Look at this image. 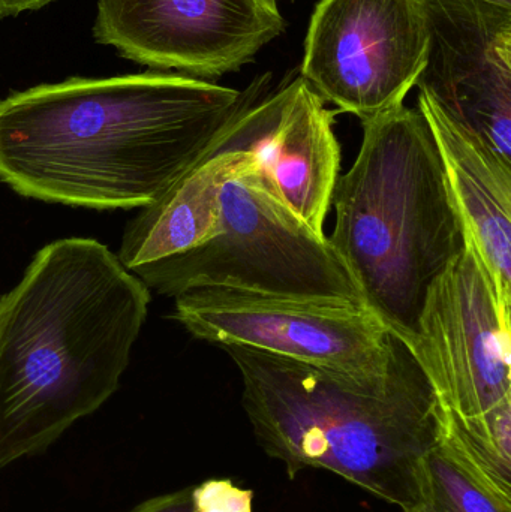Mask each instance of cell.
Here are the masks:
<instances>
[{
	"instance_id": "17",
	"label": "cell",
	"mask_w": 511,
	"mask_h": 512,
	"mask_svg": "<svg viewBox=\"0 0 511 512\" xmlns=\"http://www.w3.org/2000/svg\"><path fill=\"white\" fill-rule=\"evenodd\" d=\"M54 0H0V18L17 17L21 12L39 11Z\"/></svg>"
},
{
	"instance_id": "1",
	"label": "cell",
	"mask_w": 511,
	"mask_h": 512,
	"mask_svg": "<svg viewBox=\"0 0 511 512\" xmlns=\"http://www.w3.org/2000/svg\"><path fill=\"white\" fill-rule=\"evenodd\" d=\"M245 92L176 72L72 77L0 99V182L21 197L146 209L209 153Z\"/></svg>"
},
{
	"instance_id": "9",
	"label": "cell",
	"mask_w": 511,
	"mask_h": 512,
	"mask_svg": "<svg viewBox=\"0 0 511 512\" xmlns=\"http://www.w3.org/2000/svg\"><path fill=\"white\" fill-rule=\"evenodd\" d=\"M287 29L275 0H98L93 38L155 71L213 80Z\"/></svg>"
},
{
	"instance_id": "7",
	"label": "cell",
	"mask_w": 511,
	"mask_h": 512,
	"mask_svg": "<svg viewBox=\"0 0 511 512\" xmlns=\"http://www.w3.org/2000/svg\"><path fill=\"white\" fill-rule=\"evenodd\" d=\"M173 319L219 348L254 349L356 378L381 375L390 363L392 331L354 304L195 289L176 297Z\"/></svg>"
},
{
	"instance_id": "11",
	"label": "cell",
	"mask_w": 511,
	"mask_h": 512,
	"mask_svg": "<svg viewBox=\"0 0 511 512\" xmlns=\"http://www.w3.org/2000/svg\"><path fill=\"white\" fill-rule=\"evenodd\" d=\"M335 117L296 77L270 95L258 90L227 126L234 143L254 156V171L267 188L317 234H324L341 171Z\"/></svg>"
},
{
	"instance_id": "13",
	"label": "cell",
	"mask_w": 511,
	"mask_h": 512,
	"mask_svg": "<svg viewBox=\"0 0 511 512\" xmlns=\"http://www.w3.org/2000/svg\"><path fill=\"white\" fill-rule=\"evenodd\" d=\"M419 105L434 132L465 227L511 306V164L455 125L431 99Z\"/></svg>"
},
{
	"instance_id": "3",
	"label": "cell",
	"mask_w": 511,
	"mask_h": 512,
	"mask_svg": "<svg viewBox=\"0 0 511 512\" xmlns=\"http://www.w3.org/2000/svg\"><path fill=\"white\" fill-rule=\"evenodd\" d=\"M260 447L288 477L326 469L405 508L420 457L440 438L441 406L413 349L392 333L386 372L342 375L254 349L227 346Z\"/></svg>"
},
{
	"instance_id": "10",
	"label": "cell",
	"mask_w": 511,
	"mask_h": 512,
	"mask_svg": "<svg viewBox=\"0 0 511 512\" xmlns=\"http://www.w3.org/2000/svg\"><path fill=\"white\" fill-rule=\"evenodd\" d=\"M426 63L417 78L462 131L511 164V9L485 0H422Z\"/></svg>"
},
{
	"instance_id": "2",
	"label": "cell",
	"mask_w": 511,
	"mask_h": 512,
	"mask_svg": "<svg viewBox=\"0 0 511 512\" xmlns=\"http://www.w3.org/2000/svg\"><path fill=\"white\" fill-rule=\"evenodd\" d=\"M150 289L98 240L44 246L0 295V471L98 411L128 369Z\"/></svg>"
},
{
	"instance_id": "14",
	"label": "cell",
	"mask_w": 511,
	"mask_h": 512,
	"mask_svg": "<svg viewBox=\"0 0 511 512\" xmlns=\"http://www.w3.org/2000/svg\"><path fill=\"white\" fill-rule=\"evenodd\" d=\"M404 512H511V478L474 451L441 411L438 441L420 457Z\"/></svg>"
},
{
	"instance_id": "4",
	"label": "cell",
	"mask_w": 511,
	"mask_h": 512,
	"mask_svg": "<svg viewBox=\"0 0 511 512\" xmlns=\"http://www.w3.org/2000/svg\"><path fill=\"white\" fill-rule=\"evenodd\" d=\"M362 128L359 155L333 188L329 242L366 309L413 346L432 286L464 251V219L419 105Z\"/></svg>"
},
{
	"instance_id": "16",
	"label": "cell",
	"mask_w": 511,
	"mask_h": 512,
	"mask_svg": "<svg viewBox=\"0 0 511 512\" xmlns=\"http://www.w3.org/2000/svg\"><path fill=\"white\" fill-rule=\"evenodd\" d=\"M131 512H192V489L149 499Z\"/></svg>"
},
{
	"instance_id": "18",
	"label": "cell",
	"mask_w": 511,
	"mask_h": 512,
	"mask_svg": "<svg viewBox=\"0 0 511 512\" xmlns=\"http://www.w3.org/2000/svg\"><path fill=\"white\" fill-rule=\"evenodd\" d=\"M485 2L495 3V5L504 6V8L511 9V0H485Z\"/></svg>"
},
{
	"instance_id": "12",
	"label": "cell",
	"mask_w": 511,
	"mask_h": 512,
	"mask_svg": "<svg viewBox=\"0 0 511 512\" xmlns=\"http://www.w3.org/2000/svg\"><path fill=\"white\" fill-rule=\"evenodd\" d=\"M227 125L200 162L126 225L117 256L138 279L212 239L218 231L222 189L255 167L254 156L231 140Z\"/></svg>"
},
{
	"instance_id": "15",
	"label": "cell",
	"mask_w": 511,
	"mask_h": 512,
	"mask_svg": "<svg viewBox=\"0 0 511 512\" xmlns=\"http://www.w3.org/2000/svg\"><path fill=\"white\" fill-rule=\"evenodd\" d=\"M252 499L251 490L230 480L204 481L192 489V512H252Z\"/></svg>"
},
{
	"instance_id": "8",
	"label": "cell",
	"mask_w": 511,
	"mask_h": 512,
	"mask_svg": "<svg viewBox=\"0 0 511 512\" xmlns=\"http://www.w3.org/2000/svg\"><path fill=\"white\" fill-rule=\"evenodd\" d=\"M428 44L422 0H321L300 77L324 102L365 122L404 104Z\"/></svg>"
},
{
	"instance_id": "6",
	"label": "cell",
	"mask_w": 511,
	"mask_h": 512,
	"mask_svg": "<svg viewBox=\"0 0 511 512\" xmlns=\"http://www.w3.org/2000/svg\"><path fill=\"white\" fill-rule=\"evenodd\" d=\"M441 409L474 442L507 460L511 444V306L465 227V248L438 277L410 346Z\"/></svg>"
},
{
	"instance_id": "5",
	"label": "cell",
	"mask_w": 511,
	"mask_h": 512,
	"mask_svg": "<svg viewBox=\"0 0 511 512\" xmlns=\"http://www.w3.org/2000/svg\"><path fill=\"white\" fill-rule=\"evenodd\" d=\"M254 168L222 189L215 236L156 265L141 282L174 298L195 289H227L365 307L329 239L281 203Z\"/></svg>"
}]
</instances>
